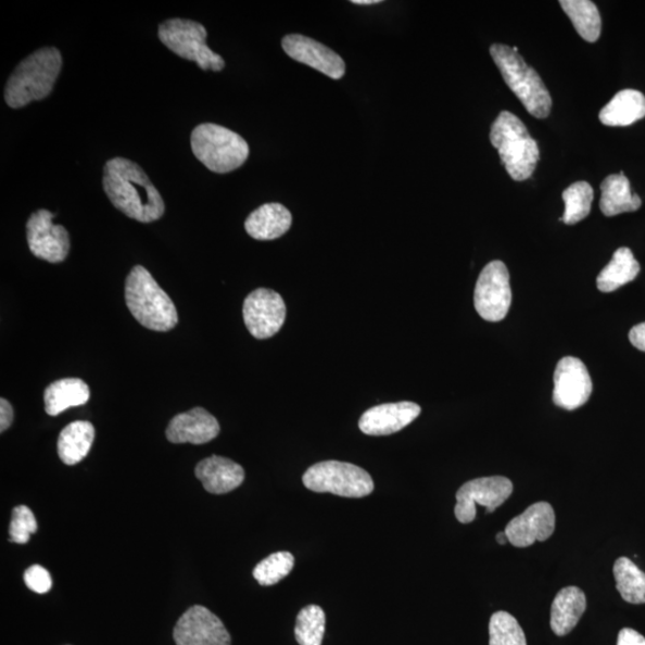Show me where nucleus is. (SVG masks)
Returning <instances> with one entry per match:
<instances>
[{
    "label": "nucleus",
    "instance_id": "28",
    "mask_svg": "<svg viewBox=\"0 0 645 645\" xmlns=\"http://www.w3.org/2000/svg\"><path fill=\"white\" fill-rule=\"evenodd\" d=\"M617 590L630 604H645V573L627 557L616 560L614 567Z\"/></svg>",
    "mask_w": 645,
    "mask_h": 645
},
{
    "label": "nucleus",
    "instance_id": "17",
    "mask_svg": "<svg viewBox=\"0 0 645 645\" xmlns=\"http://www.w3.org/2000/svg\"><path fill=\"white\" fill-rule=\"evenodd\" d=\"M420 414L421 406L413 402L381 404L365 412L358 427L366 435H391L408 427Z\"/></svg>",
    "mask_w": 645,
    "mask_h": 645
},
{
    "label": "nucleus",
    "instance_id": "36",
    "mask_svg": "<svg viewBox=\"0 0 645 645\" xmlns=\"http://www.w3.org/2000/svg\"><path fill=\"white\" fill-rule=\"evenodd\" d=\"M14 421V409L12 405L5 400H0V432L4 433Z\"/></svg>",
    "mask_w": 645,
    "mask_h": 645
},
{
    "label": "nucleus",
    "instance_id": "34",
    "mask_svg": "<svg viewBox=\"0 0 645 645\" xmlns=\"http://www.w3.org/2000/svg\"><path fill=\"white\" fill-rule=\"evenodd\" d=\"M24 582L30 591L39 594L50 592L53 584L50 572L41 566H33L27 569L24 572Z\"/></svg>",
    "mask_w": 645,
    "mask_h": 645
},
{
    "label": "nucleus",
    "instance_id": "14",
    "mask_svg": "<svg viewBox=\"0 0 645 645\" xmlns=\"http://www.w3.org/2000/svg\"><path fill=\"white\" fill-rule=\"evenodd\" d=\"M554 381V403L561 409L577 410L592 396L591 375L587 367L578 357L560 358L555 370Z\"/></svg>",
    "mask_w": 645,
    "mask_h": 645
},
{
    "label": "nucleus",
    "instance_id": "2",
    "mask_svg": "<svg viewBox=\"0 0 645 645\" xmlns=\"http://www.w3.org/2000/svg\"><path fill=\"white\" fill-rule=\"evenodd\" d=\"M63 67L62 53L54 47L34 52L12 72L8 79L4 99L14 110L50 94Z\"/></svg>",
    "mask_w": 645,
    "mask_h": 645
},
{
    "label": "nucleus",
    "instance_id": "22",
    "mask_svg": "<svg viewBox=\"0 0 645 645\" xmlns=\"http://www.w3.org/2000/svg\"><path fill=\"white\" fill-rule=\"evenodd\" d=\"M587 607L584 593L578 587H567L558 592L552 607L553 631L557 636H566L578 625Z\"/></svg>",
    "mask_w": 645,
    "mask_h": 645
},
{
    "label": "nucleus",
    "instance_id": "1",
    "mask_svg": "<svg viewBox=\"0 0 645 645\" xmlns=\"http://www.w3.org/2000/svg\"><path fill=\"white\" fill-rule=\"evenodd\" d=\"M103 188L115 208L130 219L149 224L163 217L165 203L160 191L135 162L124 157L108 161Z\"/></svg>",
    "mask_w": 645,
    "mask_h": 645
},
{
    "label": "nucleus",
    "instance_id": "23",
    "mask_svg": "<svg viewBox=\"0 0 645 645\" xmlns=\"http://www.w3.org/2000/svg\"><path fill=\"white\" fill-rule=\"evenodd\" d=\"M43 399L46 413L58 416L69 408L87 404L90 400V389L87 382L79 378L60 379L46 389Z\"/></svg>",
    "mask_w": 645,
    "mask_h": 645
},
{
    "label": "nucleus",
    "instance_id": "31",
    "mask_svg": "<svg viewBox=\"0 0 645 645\" xmlns=\"http://www.w3.org/2000/svg\"><path fill=\"white\" fill-rule=\"evenodd\" d=\"M489 645H528L519 621L505 611L490 618Z\"/></svg>",
    "mask_w": 645,
    "mask_h": 645
},
{
    "label": "nucleus",
    "instance_id": "16",
    "mask_svg": "<svg viewBox=\"0 0 645 645\" xmlns=\"http://www.w3.org/2000/svg\"><path fill=\"white\" fill-rule=\"evenodd\" d=\"M556 516L552 505L538 502L514 518L506 528L508 542L516 547H528L545 542L554 534Z\"/></svg>",
    "mask_w": 645,
    "mask_h": 645
},
{
    "label": "nucleus",
    "instance_id": "6",
    "mask_svg": "<svg viewBox=\"0 0 645 645\" xmlns=\"http://www.w3.org/2000/svg\"><path fill=\"white\" fill-rule=\"evenodd\" d=\"M195 157L217 174H227L241 167L249 157L245 139L236 131L215 124H202L190 137Z\"/></svg>",
    "mask_w": 645,
    "mask_h": 645
},
{
    "label": "nucleus",
    "instance_id": "27",
    "mask_svg": "<svg viewBox=\"0 0 645 645\" xmlns=\"http://www.w3.org/2000/svg\"><path fill=\"white\" fill-rule=\"evenodd\" d=\"M559 5L583 40L593 43L600 38L602 16L593 2L590 0H560Z\"/></svg>",
    "mask_w": 645,
    "mask_h": 645
},
{
    "label": "nucleus",
    "instance_id": "12",
    "mask_svg": "<svg viewBox=\"0 0 645 645\" xmlns=\"http://www.w3.org/2000/svg\"><path fill=\"white\" fill-rule=\"evenodd\" d=\"M55 215L47 210L36 211L27 223V239L31 254L50 263L66 260L69 236L62 225L53 223Z\"/></svg>",
    "mask_w": 645,
    "mask_h": 645
},
{
    "label": "nucleus",
    "instance_id": "38",
    "mask_svg": "<svg viewBox=\"0 0 645 645\" xmlns=\"http://www.w3.org/2000/svg\"><path fill=\"white\" fill-rule=\"evenodd\" d=\"M352 3L356 5H376L381 3V0H353Z\"/></svg>",
    "mask_w": 645,
    "mask_h": 645
},
{
    "label": "nucleus",
    "instance_id": "18",
    "mask_svg": "<svg viewBox=\"0 0 645 645\" xmlns=\"http://www.w3.org/2000/svg\"><path fill=\"white\" fill-rule=\"evenodd\" d=\"M219 433L217 418L200 406L176 415L166 428V438L173 444L203 445L217 438Z\"/></svg>",
    "mask_w": 645,
    "mask_h": 645
},
{
    "label": "nucleus",
    "instance_id": "26",
    "mask_svg": "<svg viewBox=\"0 0 645 645\" xmlns=\"http://www.w3.org/2000/svg\"><path fill=\"white\" fill-rule=\"evenodd\" d=\"M641 271L638 261L629 248H619L611 262L597 275V290L611 293L635 280Z\"/></svg>",
    "mask_w": 645,
    "mask_h": 645
},
{
    "label": "nucleus",
    "instance_id": "30",
    "mask_svg": "<svg viewBox=\"0 0 645 645\" xmlns=\"http://www.w3.org/2000/svg\"><path fill=\"white\" fill-rule=\"evenodd\" d=\"M566 203L564 223L576 225L587 218L594 200V190L589 182L580 181L569 186L561 194Z\"/></svg>",
    "mask_w": 645,
    "mask_h": 645
},
{
    "label": "nucleus",
    "instance_id": "20",
    "mask_svg": "<svg viewBox=\"0 0 645 645\" xmlns=\"http://www.w3.org/2000/svg\"><path fill=\"white\" fill-rule=\"evenodd\" d=\"M244 226L257 241H273L291 229L292 214L280 203H266L249 215Z\"/></svg>",
    "mask_w": 645,
    "mask_h": 645
},
{
    "label": "nucleus",
    "instance_id": "9",
    "mask_svg": "<svg viewBox=\"0 0 645 645\" xmlns=\"http://www.w3.org/2000/svg\"><path fill=\"white\" fill-rule=\"evenodd\" d=\"M511 305L510 278L504 262L488 263L475 289V308L488 321H501Z\"/></svg>",
    "mask_w": 645,
    "mask_h": 645
},
{
    "label": "nucleus",
    "instance_id": "37",
    "mask_svg": "<svg viewBox=\"0 0 645 645\" xmlns=\"http://www.w3.org/2000/svg\"><path fill=\"white\" fill-rule=\"evenodd\" d=\"M629 340L633 346L645 353V321L630 330Z\"/></svg>",
    "mask_w": 645,
    "mask_h": 645
},
{
    "label": "nucleus",
    "instance_id": "33",
    "mask_svg": "<svg viewBox=\"0 0 645 645\" xmlns=\"http://www.w3.org/2000/svg\"><path fill=\"white\" fill-rule=\"evenodd\" d=\"M38 531L34 513L27 506H18L12 510L9 535L10 542L26 544L30 535Z\"/></svg>",
    "mask_w": 645,
    "mask_h": 645
},
{
    "label": "nucleus",
    "instance_id": "25",
    "mask_svg": "<svg viewBox=\"0 0 645 645\" xmlns=\"http://www.w3.org/2000/svg\"><path fill=\"white\" fill-rule=\"evenodd\" d=\"M94 439V428L88 421L66 426L58 439L59 458L66 465H76L86 458Z\"/></svg>",
    "mask_w": 645,
    "mask_h": 645
},
{
    "label": "nucleus",
    "instance_id": "10",
    "mask_svg": "<svg viewBox=\"0 0 645 645\" xmlns=\"http://www.w3.org/2000/svg\"><path fill=\"white\" fill-rule=\"evenodd\" d=\"M511 493L513 483L507 477L477 478L466 482L458 490L454 514L459 522L470 523L477 516L476 506H482L486 513H493L505 504Z\"/></svg>",
    "mask_w": 645,
    "mask_h": 645
},
{
    "label": "nucleus",
    "instance_id": "7",
    "mask_svg": "<svg viewBox=\"0 0 645 645\" xmlns=\"http://www.w3.org/2000/svg\"><path fill=\"white\" fill-rule=\"evenodd\" d=\"M304 485L315 493H330L351 498H362L374 493L372 477L358 466L337 460L311 466L303 476Z\"/></svg>",
    "mask_w": 645,
    "mask_h": 645
},
{
    "label": "nucleus",
    "instance_id": "11",
    "mask_svg": "<svg viewBox=\"0 0 645 645\" xmlns=\"http://www.w3.org/2000/svg\"><path fill=\"white\" fill-rule=\"evenodd\" d=\"M243 318L251 334L257 340H267L277 334L286 319L282 296L268 289L251 292L243 305Z\"/></svg>",
    "mask_w": 645,
    "mask_h": 645
},
{
    "label": "nucleus",
    "instance_id": "24",
    "mask_svg": "<svg viewBox=\"0 0 645 645\" xmlns=\"http://www.w3.org/2000/svg\"><path fill=\"white\" fill-rule=\"evenodd\" d=\"M600 210L606 217L627 212H636L642 206V200L633 194L628 177L623 172L607 176L602 186Z\"/></svg>",
    "mask_w": 645,
    "mask_h": 645
},
{
    "label": "nucleus",
    "instance_id": "8",
    "mask_svg": "<svg viewBox=\"0 0 645 645\" xmlns=\"http://www.w3.org/2000/svg\"><path fill=\"white\" fill-rule=\"evenodd\" d=\"M162 43L176 55L190 60L203 71L220 72L225 60L210 50L207 30L201 23L173 18L163 22L159 29Z\"/></svg>",
    "mask_w": 645,
    "mask_h": 645
},
{
    "label": "nucleus",
    "instance_id": "39",
    "mask_svg": "<svg viewBox=\"0 0 645 645\" xmlns=\"http://www.w3.org/2000/svg\"><path fill=\"white\" fill-rule=\"evenodd\" d=\"M496 541L498 542L499 545H505L508 542V538L505 532H499L496 535Z\"/></svg>",
    "mask_w": 645,
    "mask_h": 645
},
{
    "label": "nucleus",
    "instance_id": "5",
    "mask_svg": "<svg viewBox=\"0 0 645 645\" xmlns=\"http://www.w3.org/2000/svg\"><path fill=\"white\" fill-rule=\"evenodd\" d=\"M490 54L526 111L536 118H546L552 112L553 99L536 71L526 64L522 56L509 46L494 43L490 47Z\"/></svg>",
    "mask_w": 645,
    "mask_h": 645
},
{
    "label": "nucleus",
    "instance_id": "4",
    "mask_svg": "<svg viewBox=\"0 0 645 645\" xmlns=\"http://www.w3.org/2000/svg\"><path fill=\"white\" fill-rule=\"evenodd\" d=\"M490 141L514 181L521 182L533 175L540 149L518 116L501 112L490 130Z\"/></svg>",
    "mask_w": 645,
    "mask_h": 645
},
{
    "label": "nucleus",
    "instance_id": "3",
    "mask_svg": "<svg viewBox=\"0 0 645 645\" xmlns=\"http://www.w3.org/2000/svg\"><path fill=\"white\" fill-rule=\"evenodd\" d=\"M129 313L153 331H170L177 326L178 315L172 298L162 290L151 273L142 266L130 270L125 287Z\"/></svg>",
    "mask_w": 645,
    "mask_h": 645
},
{
    "label": "nucleus",
    "instance_id": "13",
    "mask_svg": "<svg viewBox=\"0 0 645 645\" xmlns=\"http://www.w3.org/2000/svg\"><path fill=\"white\" fill-rule=\"evenodd\" d=\"M176 645H231L229 631L208 608L197 605L187 609L174 629Z\"/></svg>",
    "mask_w": 645,
    "mask_h": 645
},
{
    "label": "nucleus",
    "instance_id": "15",
    "mask_svg": "<svg viewBox=\"0 0 645 645\" xmlns=\"http://www.w3.org/2000/svg\"><path fill=\"white\" fill-rule=\"evenodd\" d=\"M282 48L295 62L313 67L331 79L339 80L345 74L343 59L327 46L307 36L287 35L282 40Z\"/></svg>",
    "mask_w": 645,
    "mask_h": 645
},
{
    "label": "nucleus",
    "instance_id": "19",
    "mask_svg": "<svg viewBox=\"0 0 645 645\" xmlns=\"http://www.w3.org/2000/svg\"><path fill=\"white\" fill-rule=\"evenodd\" d=\"M195 476L208 493L222 495L241 485L245 472L241 465L231 459L212 456L197 465Z\"/></svg>",
    "mask_w": 645,
    "mask_h": 645
},
{
    "label": "nucleus",
    "instance_id": "29",
    "mask_svg": "<svg viewBox=\"0 0 645 645\" xmlns=\"http://www.w3.org/2000/svg\"><path fill=\"white\" fill-rule=\"evenodd\" d=\"M326 614L317 605H308L299 612L295 640L299 645H321L326 632Z\"/></svg>",
    "mask_w": 645,
    "mask_h": 645
},
{
    "label": "nucleus",
    "instance_id": "32",
    "mask_svg": "<svg viewBox=\"0 0 645 645\" xmlns=\"http://www.w3.org/2000/svg\"><path fill=\"white\" fill-rule=\"evenodd\" d=\"M294 568V557L287 552L275 553L260 561L254 569L253 576L261 585H274L279 583Z\"/></svg>",
    "mask_w": 645,
    "mask_h": 645
},
{
    "label": "nucleus",
    "instance_id": "21",
    "mask_svg": "<svg viewBox=\"0 0 645 645\" xmlns=\"http://www.w3.org/2000/svg\"><path fill=\"white\" fill-rule=\"evenodd\" d=\"M645 117V96L637 90L619 91L602 110V124L609 127H627Z\"/></svg>",
    "mask_w": 645,
    "mask_h": 645
},
{
    "label": "nucleus",
    "instance_id": "35",
    "mask_svg": "<svg viewBox=\"0 0 645 645\" xmlns=\"http://www.w3.org/2000/svg\"><path fill=\"white\" fill-rule=\"evenodd\" d=\"M617 645H645V637L636 630L625 628L619 631Z\"/></svg>",
    "mask_w": 645,
    "mask_h": 645
}]
</instances>
